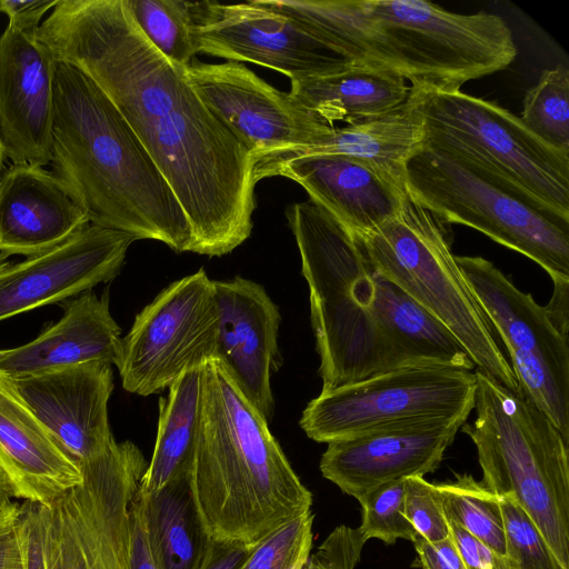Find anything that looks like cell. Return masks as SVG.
Returning <instances> with one entry per match:
<instances>
[{
  "mask_svg": "<svg viewBox=\"0 0 569 569\" xmlns=\"http://www.w3.org/2000/svg\"><path fill=\"white\" fill-rule=\"evenodd\" d=\"M37 38L57 62L90 78L130 124L184 211L191 252L220 257L249 238L251 151L199 98L186 68L149 42L124 0H59Z\"/></svg>",
  "mask_w": 569,
  "mask_h": 569,
  "instance_id": "cell-1",
  "label": "cell"
},
{
  "mask_svg": "<svg viewBox=\"0 0 569 569\" xmlns=\"http://www.w3.org/2000/svg\"><path fill=\"white\" fill-rule=\"evenodd\" d=\"M287 217L310 291L321 391L415 362L476 368L455 336L387 278L330 212L309 199Z\"/></svg>",
  "mask_w": 569,
  "mask_h": 569,
  "instance_id": "cell-2",
  "label": "cell"
},
{
  "mask_svg": "<svg viewBox=\"0 0 569 569\" xmlns=\"http://www.w3.org/2000/svg\"><path fill=\"white\" fill-rule=\"evenodd\" d=\"M299 22L353 63L401 76L411 86L460 90L507 68L517 46L507 22L421 0H256Z\"/></svg>",
  "mask_w": 569,
  "mask_h": 569,
  "instance_id": "cell-3",
  "label": "cell"
},
{
  "mask_svg": "<svg viewBox=\"0 0 569 569\" xmlns=\"http://www.w3.org/2000/svg\"><path fill=\"white\" fill-rule=\"evenodd\" d=\"M53 104L52 173L90 224L191 252L183 209L103 91L80 70L57 62Z\"/></svg>",
  "mask_w": 569,
  "mask_h": 569,
  "instance_id": "cell-4",
  "label": "cell"
},
{
  "mask_svg": "<svg viewBox=\"0 0 569 569\" xmlns=\"http://www.w3.org/2000/svg\"><path fill=\"white\" fill-rule=\"evenodd\" d=\"M192 485L216 540L254 545L310 510L300 481L268 420L217 358L203 363L201 416Z\"/></svg>",
  "mask_w": 569,
  "mask_h": 569,
  "instance_id": "cell-5",
  "label": "cell"
},
{
  "mask_svg": "<svg viewBox=\"0 0 569 569\" xmlns=\"http://www.w3.org/2000/svg\"><path fill=\"white\" fill-rule=\"evenodd\" d=\"M423 146L540 212L569 223V152L535 136L497 102L410 86Z\"/></svg>",
  "mask_w": 569,
  "mask_h": 569,
  "instance_id": "cell-6",
  "label": "cell"
},
{
  "mask_svg": "<svg viewBox=\"0 0 569 569\" xmlns=\"http://www.w3.org/2000/svg\"><path fill=\"white\" fill-rule=\"evenodd\" d=\"M472 440L483 487L513 499L569 569V440L527 397L475 370Z\"/></svg>",
  "mask_w": 569,
  "mask_h": 569,
  "instance_id": "cell-7",
  "label": "cell"
},
{
  "mask_svg": "<svg viewBox=\"0 0 569 569\" xmlns=\"http://www.w3.org/2000/svg\"><path fill=\"white\" fill-rule=\"evenodd\" d=\"M357 236L373 264L455 336L478 370L520 392L498 336L451 251L446 223L407 193L393 217Z\"/></svg>",
  "mask_w": 569,
  "mask_h": 569,
  "instance_id": "cell-8",
  "label": "cell"
},
{
  "mask_svg": "<svg viewBox=\"0 0 569 569\" xmlns=\"http://www.w3.org/2000/svg\"><path fill=\"white\" fill-rule=\"evenodd\" d=\"M406 188L441 222L471 227L518 251L538 263L553 283L569 281V223L425 147L406 164Z\"/></svg>",
  "mask_w": 569,
  "mask_h": 569,
  "instance_id": "cell-9",
  "label": "cell"
},
{
  "mask_svg": "<svg viewBox=\"0 0 569 569\" xmlns=\"http://www.w3.org/2000/svg\"><path fill=\"white\" fill-rule=\"evenodd\" d=\"M475 371L439 362H415L321 391L306 407L300 427L330 443L371 429L428 417L468 416Z\"/></svg>",
  "mask_w": 569,
  "mask_h": 569,
  "instance_id": "cell-10",
  "label": "cell"
},
{
  "mask_svg": "<svg viewBox=\"0 0 569 569\" xmlns=\"http://www.w3.org/2000/svg\"><path fill=\"white\" fill-rule=\"evenodd\" d=\"M456 261L507 349L520 393L569 440L568 337L491 261L470 256Z\"/></svg>",
  "mask_w": 569,
  "mask_h": 569,
  "instance_id": "cell-11",
  "label": "cell"
},
{
  "mask_svg": "<svg viewBox=\"0 0 569 569\" xmlns=\"http://www.w3.org/2000/svg\"><path fill=\"white\" fill-rule=\"evenodd\" d=\"M219 312L201 268L173 281L137 316L121 338L114 366L124 390L150 396L186 371L217 358Z\"/></svg>",
  "mask_w": 569,
  "mask_h": 569,
  "instance_id": "cell-12",
  "label": "cell"
},
{
  "mask_svg": "<svg viewBox=\"0 0 569 569\" xmlns=\"http://www.w3.org/2000/svg\"><path fill=\"white\" fill-rule=\"evenodd\" d=\"M191 13L198 53L256 63L291 81L323 76L351 62L292 18L256 0L237 4L192 2Z\"/></svg>",
  "mask_w": 569,
  "mask_h": 569,
  "instance_id": "cell-13",
  "label": "cell"
},
{
  "mask_svg": "<svg viewBox=\"0 0 569 569\" xmlns=\"http://www.w3.org/2000/svg\"><path fill=\"white\" fill-rule=\"evenodd\" d=\"M184 72L199 98L252 158L306 146L331 127L240 62H192Z\"/></svg>",
  "mask_w": 569,
  "mask_h": 569,
  "instance_id": "cell-14",
  "label": "cell"
},
{
  "mask_svg": "<svg viewBox=\"0 0 569 569\" xmlns=\"http://www.w3.org/2000/svg\"><path fill=\"white\" fill-rule=\"evenodd\" d=\"M467 419L417 418L327 443L320 471L342 492L359 500L383 483L433 472Z\"/></svg>",
  "mask_w": 569,
  "mask_h": 569,
  "instance_id": "cell-15",
  "label": "cell"
},
{
  "mask_svg": "<svg viewBox=\"0 0 569 569\" xmlns=\"http://www.w3.org/2000/svg\"><path fill=\"white\" fill-rule=\"evenodd\" d=\"M133 241L128 233L88 224L61 244L22 261L0 256V321L111 281Z\"/></svg>",
  "mask_w": 569,
  "mask_h": 569,
  "instance_id": "cell-16",
  "label": "cell"
},
{
  "mask_svg": "<svg viewBox=\"0 0 569 569\" xmlns=\"http://www.w3.org/2000/svg\"><path fill=\"white\" fill-rule=\"evenodd\" d=\"M111 366L92 361L38 375L2 377L81 468L116 441L108 420Z\"/></svg>",
  "mask_w": 569,
  "mask_h": 569,
  "instance_id": "cell-17",
  "label": "cell"
},
{
  "mask_svg": "<svg viewBox=\"0 0 569 569\" xmlns=\"http://www.w3.org/2000/svg\"><path fill=\"white\" fill-rule=\"evenodd\" d=\"M37 33L8 23L0 36V138L12 163L44 167L51 160L57 61Z\"/></svg>",
  "mask_w": 569,
  "mask_h": 569,
  "instance_id": "cell-18",
  "label": "cell"
},
{
  "mask_svg": "<svg viewBox=\"0 0 569 569\" xmlns=\"http://www.w3.org/2000/svg\"><path fill=\"white\" fill-rule=\"evenodd\" d=\"M213 289L219 312L217 359L268 420L274 408L271 376L281 366L279 308L261 284L241 277L214 280Z\"/></svg>",
  "mask_w": 569,
  "mask_h": 569,
  "instance_id": "cell-19",
  "label": "cell"
},
{
  "mask_svg": "<svg viewBox=\"0 0 569 569\" xmlns=\"http://www.w3.org/2000/svg\"><path fill=\"white\" fill-rule=\"evenodd\" d=\"M281 176L299 183L309 199L355 234L367 233L393 217L407 188L371 163L346 156H309L253 166V178Z\"/></svg>",
  "mask_w": 569,
  "mask_h": 569,
  "instance_id": "cell-20",
  "label": "cell"
},
{
  "mask_svg": "<svg viewBox=\"0 0 569 569\" xmlns=\"http://www.w3.org/2000/svg\"><path fill=\"white\" fill-rule=\"evenodd\" d=\"M90 224L82 208L40 166L12 163L0 177V256L48 251Z\"/></svg>",
  "mask_w": 569,
  "mask_h": 569,
  "instance_id": "cell-21",
  "label": "cell"
},
{
  "mask_svg": "<svg viewBox=\"0 0 569 569\" xmlns=\"http://www.w3.org/2000/svg\"><path fill=\"white\" fill-rule=\"evenodd\" d=\"M0 468L11 498L50 506L79 486V465L0 375Z\"/></svg>",
  "mask_w": 569,
  "mask_h": 569,
  "instance_id": "cell-22",
  "label": "cell"
},
{
  "mask_svg": "<svg viewBox=\"0 0 569 569\" xmlns=\"http://www.w3.org/2000/svg\"><path fill=\"white\" fill-rule=\"evenodd\" d=\"M59 321L34 340L0 350V375L17 378L86 362L114 365L121 329L111 316L109 295L86 291L63 302Z\"/></svg>",
  "mask_w": 569,
  "mask_h": 569,
  "instance_id": "cell-23",
  "label": "cell"
},
{
  "mask_svg": "<svg viewBox=\"0 0 569 569\" xmlns=\"http://www.w3.org/2000/svg\"><path fill=\"white\" fill-rule=\"evenodd\" d=\"M422 146V120L408 98L387 114L330 127L306 146L253 157V166L309 156H346L371 163L406 186V164Z\"/></svg>",
  "mask_w": 569,
  "mask_h": 569,
  "instance_id": "cell-24",
  "label": "cell"
},
{
  "mask_svg": "<svg viewBox=\"0 0 569 569\" xmlns=\"http://www.w3.org/2000/svg\"><path fill=\"white\" fill-rule=\"evenodd\" d=\"M290 96L323 123L335 127L377 118L403 106L410 86L399 74L350 62L318 77L291 81Z\"/></svg>",
  "mask_w": 569,
  "mask_h": 569,
  "instance_id": "cell-25",
  "label": "cell"
},
{
  "mask_svg": "<svg viewBox=\"0 0 569 569\" xmlns=\"http://www.w3.org/2000/svg\"><path fill=\"white\" fill-rule=\"evenodd\" d=\"M139 492L148 545L158 568L200 569L212 537L198 508L192 472L156 491Z\"/></svg>",
  "mask_w": 569,
  "mask_h": 569,
  "instance_id": "cell-26",
  "label": "cell"
},
{
  "mask_svg": "<svg viewBox=\"0 0 569 569\" xmlns=\"http://www.w3.org/2000/svg\"><path fill=\"white\" fill-rule=\"evenodd\" d=\"M203 365L186 371L159 400V420L151 460L140 491L149 493L191 473L201 416Z\"/></svg>",
  "mask_w": 569,
  "mask_h": 569,
  "instance_id": "cell-27",
  "label": "cell"
},
{
  "mask_svg": "<svg viewBox=\"0 0 569 569\" xmlns=\"http://www.w3.org/2000/svg\"><path fill=\"white\" fill-rule=\"evenodd\" d=\"M17 533L23 569H78L80 537L73 489L50 506L23 502Z\"/></svg>",
  "mask_w": 569,
  "mask_h": 569,
  "instance_id": "cell-28",
  "label": "cell"
},
{
  "mask_svg": "<svg viewBox=\"0 0 569 569\" xmlns=\"http://www.w3.org/2000/svg\"><path fill=\"white\" fill-rule=\"evenodd\" d=\"M433 485L448 522L506 556L503 520L497 495L469 473H456V480Z\"/></svg>",
  "mask_w": 569,
  "mask_h": 569,
  "instance_id": "cell-29",
  "label": "cell"
},
{
  "mask_svg": "<svg viewBox=\"0 0 569 569\" xmlns=\"http://www.w3.org/2000/svg\"><path fill=\"white\" fill-rule=\"evenodd\" d=\"M143 36L168 60L186 68L198 53L192 36V2L124 0Z\"/></svg>",
  "mask_w": 569,
  "mask_h": 569,
  "instance_id": "cell-30",
  "label": "cell"
},
{
  "mask_svg": "<svg viewBox=\"0 0 569 569\" xmlns=\"http://www.w3.org/2000/svg\"><path fill=\"white\" fill-rule=\"evenodd\" d=\"M520 120L540 140L569 152V69L559 63L541 72L525 94Z\"/></svg>",
  "mask_w": 569,
  "mask_h": 569,
  "instance_id": "cell-31",
  "label": "cell"
},
{
  "mask_svg": "<svg viewBox=\"0 0 569 569\" xmlns=\"http://www.w3.org/2000/svg\"><path fill=\"white\" fill-rule=\"evenodd\" d=\"M313 519L309 510L262 538L240 569H303L312 548Z\"/></svg>",
  "mask_w": 569,
  "mask_h": 569,
  "instance_id": "cell-32",
  "label": "cell"
},
{
  "mask_svg": "<svg viewBox=\"0 0 569 569\" xmlns=\"http://www.w3.org/2000/svg\"><path fill=\"white\" fill-rule=\"evenodd\" d=\"M511 569H568L557 558L527 512L510 497H499Z\"/></svg>",
  "mask_w": 569,
  "mask_h": 569,
  "instance_id": "cell-33",
  "label": "cell"
},
{
  "mask_svg": "<svg viewBox=\"0 0 569 569\" xmlns=\"http://www.w3.org/2000/svg\"><path fill=\"white\" fill-rule=\"evenodd\" d=\"M406 479L383 483L362 496L359 527L367 541L371 538L393 545L398 539L410 540L418 535L405 516Z\"/></svg>",
  "mask_w": 569,
  "mask_h": 569,
  "instance_id": "cell-34",
  "label": "cell"
},
{
  "mask_svg": "<svg viewBox=\"0 0 569 569\" xmlns=\"http://www.w3.org/2000/svg\"><path fill=\"white\" fill-rule=\"evenodd\" d=\"M405 516L416 532L429 542L450 537V529L435 485L423 477L406 479Z\"/></svg>",
  "mask_w": 569,
  "mask_h": 569,
  "instance_id": "cell-35",
  "label": "cell"
},
{
  "mask_svg": "<svg viewBox=\"0 0 569 569\" xmlns=\"http://www.w3.org/2000/svg\"><path fill=\"white\" fill-rule=\"evenodd\" d=\"M366 542L359 527L339 526L309 556L303 569H355Z\"/></svg>",
  "mask_w": 569,
  "mask_h": 569,
  "instance_id": "cell-36",
  "label": "cell"
},
{
  "mask_svg": "<svg viewBox=\"0 0 569 569\" xmlns=\"http://www.w3.org/2000/svg\"><path fill=\"white\" fill-rule=\"evenodd\" d=\"M448 523L450 538L466 569H511L506 556L497 553L459 526Z\"/></svg>",
  "mask_w": 569,
  "mask_h": 569,
  "instance_id": "cell-37",
  "label": "cell"
},
{
  "mask_svg": "<svg viewBox=\"0 0 569 569\" xmlns=\"http://www.w3.org/2000/svg\"><path fill=\"white\" fill-rule=\"evenodd\" d=\"M23 501L7 498L0 502V569H17L22 555L17 527Z\"/></svg>",
  "mask_w": 569,
  "mask_h": 569,
  "instance_id": "cell-38",
  "label": "cell"
},
{
  "mask_svg": "<svg viewBox=\"0 0 569 569\" xmlns=\"http://www.w3.org/2000/svg\"><path fill=\"white\" fill-rule=\"evenodd\" d=\"M412 543L417 553L415 566L421 569H466L450 537L429 542L417 535Z\"/></svg>",
  "mask_w": 569,
  "mask_h": 569,
  "instance_id": "cell-39",
  "label": "cell"
},
{
  "mask_svg": "<svg viewBox=\"0 0 569 569\" xmlns=\"http://www.w3.org/2000/svg\"><path fill=\"white\" fill-rule=\"evenodd\" d=\"M59 0H0V12L9 24L22 32L37 33L39 22L46 12L52 10Z\"/></svg>",
  "mask_w": 569,
  "mask_h": 569,
  "instance_id": "cell-40",
  "label": "cell"
},
{
  "mask_svg": "<svg viewBox=\"0 0 569 569\" xmlns=\"http://www.w3.org/2000/svg\"><path fill=\"white\" fill-rule=\"evenodd\" d=\"M127 569H159L148 545L139 491L134 498L131 511Z\"/></svg>",
  "mask_w": 569,
  "mask_h": 569,
  "instance_id": "cell-41",
  "label": "cell"
},
{
  "mask_svg": "<svg viewBox=\"0 0 569 569\" xmlns=\"http://www.w3.org/2000/svg\"><path fill=\"white\" fill-rule=\"evenodd\" d=\"M254 545L212 539L208 556L200 569H240Z\"/></svg>",
  "mask_w": 569,
  "mask_h": 569,
  "instance_id": "cell-42",
  "label": "cell"
},
{
  "mask_svg": "<svg viewBox=\"0 0 569 569\" xmlns=\"http://www.w3.org/2000/svg\"><path fill=\"white\" fill-rule=\"evenodd\" d=\"M569 281L553 283L550 301L545 307L557 328L568 337L569 331Z\"/></svg>",
  "mask_w": 569,
  "mask_h": 569,
  "instance_id": "cell-43",
  "label": "cell"
},
{
  "mask_svg": "<svg viewBox=\"0 0 569 569\" xmlns=\"http://www.w3.org/2000/svg\"><path fill=\"white\" fill-rule=\"evenodd\" d=\"M78 569H99V567L93 563L83 552L82 545H80V558Z\"/></svg>",
  "mask_w": 569,
  "mask_h": 569,
  "instance_id": "cell-44",
  "label": "cell"
},
{
  "mask_svg": "<svg viewBox=\"0 0 569 569\" xmlns=\"http://www.w3.org/2000/svg\"><path fill=\"white\" fill-rule=\"evenodd\" d=\"M7 498H11L9 485L0 468V502Z\"/></svg>",
  "mask_w": 569,
  "mask_h": 569,
  "instance_id": "cell-45",
  "label": "cell"
},
{
  "mask_svg": "<svg viewBox=\"0 0 569 569\" xmlns=\"http://www.w3.org/2000/svg\"><path fill=\"white\" fill-rule=\"evenodd\" d=\"M6 153H4V149H3V146H2V141H1V138H0V177L2 174V171L4 170L3 169V162H4V159H6Z\"/></svg>",
  "mask_w": 569,
  "mask_h": 569,
  "instance_id": "cell-46",
  "label": "cell"
},
{
  "mask_svg": "<svg viewBox=\"0 0 569 569\" xmlns=\"http://www.w3.org/2000/svg\"><path fill=\"white\" fill-rule=\"evenodd\" d=\"M22 555V553H21ZM17 569H23V560L21 559V562Z\"/></svg>",
  "mask_w": 569,
  "mask_h": 569,
  "instance_id": "cell-47",
  "label": "cell"
}]
</instances>
